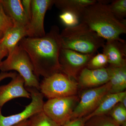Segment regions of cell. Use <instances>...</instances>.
Returning a JSON list of instances; mask_svg holds the SVG:
<instances>
[{"instance_id": "6da1fadb", "label": "cell", "mask_w": 126, "mask_h": 126, "mask_svg": "<svg viewBox=\"0 0 126 126\" xmlns=\"http://www.w3.org/2000/svg\"><path fill=\"white\" fill-rule=\"evenodd\" d=\"M18 44L28 54L38 79L40 76L47 78L61 72L59 59L63 47L57 26H52L49 32L43 37H25Z\"/></svg>"}, {"instance_id": "7a4b0ae2", "label": "cell", "mask_w": 126, "mask_h": 126, "mask_svg": "<svg viewBox=\"0 0 126 126\" xmlns=\"http://www.w3.org/2000/svg\"><path fill=\"white\" fill-rule=\"evenodd\" d=\"M79 22L86 24L99 36L107 40L119 39L126 33V20H118L110 11L108 4L97 0L83 9L79 16Z\"/></svg>"}, {"instance_id": "3957f363", "label": "cell", "mask_w": 126, "mask_h": 126, "mask_svg": "<svg viewBox=\"0 0 126 126\" xmlns=\"http://www.w3.org/2000/svg\"><path fill=\"white\" fill-rule=\"evenodd\" d=\"M60 36L63 48L84 54H95L105 43L104 39L82 23L74 27H65Z\"/></svg>"}, {"instance_id": "277c9868", "label": "cell", "mask_w": 126, "mask_h": 126, "mask_svg": "<svg viewBox=\"0 0 126 126\" xmlns=\"http://www.w3.org/2000/svg\"><path fill=\"white\" fill-rule=\"evenodd\" d=\"M0 70L4 72L15 70L24 79L25 87L39 90L40 83L34 73L31 61L26 52L18 44L11 53L8 54L6 59L1 63Z\"/></svg>"}, {"instance_id": "5b68a950", "label": "cell", "mask_w": 126, "mask_h": 126, "mask_svg": "<svg viewBox=\"0 0 126 126\" xmlns=\"http://www.w3.org/2000/svg\"><path fill=\"white\" fill-rule=\"evenodd\" d=\"M79 88L77 81L60 72L44 78L40 84L39 90L49 99L77 95Z\"/></svg>"}, {"instance_id": "8992f818", "label": "cell", "mask_w": 126, "mask_h": 126, "mask_svg": "<svg viewBox=\"0 0 126 126\" xmlns=\"http://www.w3.org/2000/svg\"><path fill=\"white\" fill-rule=\"evenodd\" d=\"M79 101L77 95L48 99L44 104L43 111L48 117L62 126L70 120Z\"/></svg>"}, {"instance_id": "52a82bcc", "label": "cell", "mask_w": 126, "mask_h": 126, "mask_svg": "<svg viewBox=\"0 0 126 126\" xmlns=\"http://www.w3.org/2000/svg\"><path fill=\"white\" fill-rule=\"evenodd\" d=\"M111 88L109 82L101 86L92 88L83 92L74 110L70 120L84 117L93 112L104 97L110 93Z\"/></svg>"}, {"instance_id": "ba28073f", "label": "cell", "mask_w": 126, "mask_h": 126, "mask_svg": "<svg viewBox=\"0 0 126 126\" xmlns=\"http://www.w3.org/2000/svg\"><path fill=\"white\" fill-rule=\"evenodd\" d=\"M95 54H84L72 50L62 48L60 54L61 72L77 81L80 72Z\"/></svg>"}, {"instance_id": "9c48e42d", "label": "cell", "mask_w": 126, "mask_h": 126, "mask_svg": "<svg viewBox=\"0 0 126 126\" xmlns=\"http://www.w3.org/2000/svg\"><path fill=\"white\" fill-rule=\"evenodd\" d=\"M26 89L31 94V102L21 112L8 116H3L0 109V126H14L43 111L45 103L43 94L34 88H26Z\"/></svg>"}, {"instance_id": "30bf717a", "label": "cell", "mask_w": 126, "mask_h": 126, "mask_svg": "<svg viewBox=\"0 0 126 126\" xmlns=\"http://www.w3.org/2000/svg\"><path fill=\"white\" fill-rule=\"evenodd\" d=\"M54 0H32L31 16L27 30V37L40 38L45 35L44 21L47 10Z\"/></svg>"}, {"instance_id": "8fae6325", "label": "cell", "mask_w": 126, "mask_h": 126, "mask_svg": "<svg viewBox=\"0 0 126 126\" xmlns=\"http://www.w3.org/2000/svg\"><path fill=\"white\" fill-rule=\"evenodd\" d=\"M25 82L22 77L17 74L9 83L0 86V109L7 102L14 98H31L30 94L25 88Z\"/></svg>"}, {"instance_id": "7c38bea8", "label": "cell", "mask_w": 126, "mask_h": 126, "mask_svg": "<svg viewBox=\"0 0 126 126\" xmlns=\"http://www.w3.org/2000/svg\"><path fill=\"white\" fill-rule=\"evenodd\" d=\"M103 48V53L107 56L110 66L116 67L126 66V41L119 39L107 40Z\"/></svg>"}, {"instance_id": "4fadbf2b", "label": "cell", "mask_w": 126, "mask_h": 126, "mask_svg": "<svg viewBox=\"0 0 126 126\" xmlns=\"http://www.w3.org/2000/svg\"><path fill=\"white\" fill-rule=\"evenodd\" d=\"M107 67L97 69L84 68L79 74L77 82L79 88H94L103 85L109 82Z\"/></svg>"}, {"instance_id": "5bb4252c", "label": "cell", "mask_w": 126, "mask_h": 126, "mask_svg": "<svg viewBox=\"0 0 126 126\" xmlns=\"http://www.w3.org/2000/svg\"><path fill=\"white\" fill-rule=\"evenodd\" d=\"M5 13L14 25L28 29L30 21L25 13L20 0H1Z\"/></svg>"}, {"instance_id": "9a60e30c", "label": "cell", "mask_w": 126, "mask_h": 126, "mask_svg": "<svg viewBox=\"0 0 126 126\" xmlns=\"http://www.w3.org/2000/svg\"><path fill=\"white\" fill-rule=\"evenodd\" d=\"M26 36H27V34L26 30L14 24V26L6 32L1 39L0 45L7 50L8 54H10L20 41Z\"/></svg>"}, {"instance_id": "2e32d148", "label": "cell", "mask_w": 126, "mask_h": 126, "mask_svg": "<svg viewBox=\"0 0 126 126\" xmlns=\"http://www.w3.org/2000/svg\"><path fill=\"white\" fill-rule=\"evenodd\" d=\"M126 96V92L118 93H109L102 100L99 106L92 113L85 117L87 121L90 118L96 116L107 115L116 105L121 101Z\"/></svg>"}, {"instance_id": "e0dca14e", "label": "cell", "mask_w": 126, "mask_h": 126, "mask_svg": "<svg viewBox=\"0 0 126 126\" xmlns=\"http://www.w3.org/2000/svg\"><path fill=\"white\" fill-rule=\"evenodd\" d=\"M111 84V93H118L125 91L126 88V66L116 67H107Z\"/></svg>"}, {"instance_id": "ac0fdd59", "label": "cell", "mask_w": 126, "mask_h": 126, "mask_svg": "<svg viewBox=\"0 0 126 126\" xmlns=\"http://www.w3.org/2000/svg\"><path fill=\"white\" fill-rule=\"evenodd\" d=\"M96 0H54V4L63 12H72L79 16L85 7L96 2Z\"/></svg>"}, {"instance_id": "d6986e66", "label": "cell", "mask_w": 126, "mask_h": 126, "mask_svg": "<svg viewBox=\"0 0 126 126\" xmlns=\"http://www.w3.org/2000/svg\"><path fill=\"white\" fill-rule=\"evenodd\" d=\"M27 126H61L43 112L38 113L28 119Z\"/></svg>"}, {"instance_id": "ffe728a7", "label": "cell", "mask_w": 126, "mask_h": 126, "mask_svg": "<svg viewBox=\"0 0 126 126\" xmlns=\"http://www.w3.org/2000/svg\"><path fill=\"white\" fill-rule=\"evenodd\" d=\"M108 6L116 19L121 21L126 20V0H115Z\"/></svg>"}, {"instance_id": "44dd1931", "label": "cell", "mask_w": 126, "mask_h": 126, "mask_svg": "<svg viewBox=\"0 0 126 126\" xmlns=\"http://www.w3.org/2000/svg\"><path fill=\"white\" fill-rule=\"evenodd\" d=\"M84 126H120L109 115L96 116L90 118Z\"/></svg>"}, {"instance_id": "7402d4cb", "label": "cell", "mask_w": 126, "mask_h": 126, "mask_svg": "<svg viewBox=\"0 0 126 126\" xmlns=\"http://www.w3.org/2000/svg\"><path fill=\"white\" fill-rule=\"evenodd\" d=\"M108 113L119 126H121L126 123V108L120 103L116 105Z\"/></svg>"}, {"instance_id": "603a6c76", "label": "cell", "mask_w": 126, "mask_h": 126, "mask_svg": "<svg viewBox=\"0 0 126 126\" xmlns=\"http://www.w3.org/2000/svg\"><path fill=\"white\" fill-rule=\"evenodd\" d=\"M13 26V21L5 12L0 0V39Z\"/></svg>"}, {"instance_id": "cb8c5ba5", "label": "cell", "mask_w": 126, "mask_h": 126, "mask_svg": "<svg viewBox=\"0 0 126 126\" xmlns=\"http://www.w3.org/2000/svg\"><path fill=\"white\" fill-rule=\"evenodd\" d=\"M108 64L107 56L102 53L94 54L90 59L86 67L90 69H97L107 68Z\"/></svg>"}, {"instance_id": "d4e9b609", "label": "cell", "mask_w": 126, "mask_h": 126, "mask_svg": "<svg viewBox=\"0 0 126 126\" xmlns=\"http://www.w3.org/2000/svg\"><path fill=\"white\" fill-rule=\"evenodd\" d=\"M59 18L66 27H74L80 23L78 16L69 12H63L60 15Z\"/></svg>"}, {"instance_id": "484cf974", "label": "cell", "mask_w": 126, "mask_h": 126, "mask_svg": "<svg viewBox=\"0 0 126 126\" xmlns=\"http://www.w3.org/2000/svg\"><path fill=\"white\" fill-rule=\"evenodd\" d=\"M87 120L84 117L70 120L62 126H84Z\"/></svg>"}, {"instance_id": "4316f807", "label": "cell", "mask_w": 126, "mask_h": 126, "mask_svg": "<svg viewBox=\"0 0 126 126\" xmlns=\"http://www.w3.org/2000/svg\"><path fill=\"white\" fill-rule=\"evenodd\" d=\"M32 0H23L21 3L25 13L27 15L29 20L30 21L31 16Z\"/></svg>"}, {"instance_id": "83f0119b", "label": "cell", "mask_w": 126, "mask_h": 126, "mask_svg": "<svg viewBox=\"0 0 126 126\" xmlns=\"http://www.w3.org/2000/svg\"><path fill=\"white\" fill-rule=\"evenodd\" d=\"M17 74L16 72H4L0 73V82L3 79L7 78H11L12 79L16 77Z\"/></svg>"}, {"instance_id": "f1b7e54d", "label": "cell", "mask_w": 126, "mask_h": 126, "mask_svg": "<svg viewBox=\"0 0 126 126\" xmlns=\"http://www.w3.org/2000/svg\"><path fill=\"white\" fill-rule=\"evenodd\" d=\"M8 52L7 50L2 48L0 45V64L2 62V59L8 56Z\"/></svg>"}, {"instance_id": "f546056e", "label": "cell", "mask_w": 126, "mask_h": 126, "mask_svg": "<svg viewBox=\"0 0 126 126\" xmlns=\"http://www.w3.org/2000/svg\"><path fill=\"white\" fill-rule=\"evenodd\" d=\"M28 120H25L24 121L21 122L19 124L15 125L14 126H27V123H28Z\"/></svg>"}, {"instance_id": "4dcf8cb0", "label": "cell", "mask_w": 126, "mask_h": 126, "mask_svg": "<svg viewBox=\"0 0 126 126\" xmlns=\"http://www.w3.org/2000/svg\"><path fill=\"white\" fill-rule=\"evenodd\" d=\"M1 39H0V44L1 42Z\"/></svg>"}]
</instances>
